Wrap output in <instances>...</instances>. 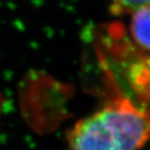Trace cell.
Listing matches in <instances>:
<instances>
[{"instance_id": "6da1fadb", "label": "cell", "mask_w": 150, "mask_h": 150, "mask_svg": "<svg viewBox=\"0 0 150 150\" xmlns=\"http://www.w3.org/2000/svg\"><path fill=\"white\" fill-rule=\"evenodd\" d=\"M150 139V110L118 99L76 123L71 150H140Z\"/></svg>"}, {"instance_id": "7a4b0ae2", "label": "cell", "mask_w": 150, "mask_h": 150, "mask_svg": "<svg viewBox=\"0 0 150 150\" xmlns=\"http://www.w3.org/2000/svg\"><path fill=\"white\" fill-rule=\"evenodd\" d=\"M131 33L142 48L150 50V4L134 12L131 20Z\"/></svg>"}, {"instance_id": "3957f363", "label": "cell", "mask_w": 150, "mask_h": 150, "mask_svg": "<svg viewBox=\"0 0 150 150\" xmlns=\"http://www.w3.org/2000/svg\"><path fill=\"white\" fill-rule=\"evenodd\" d=\"M116 13H134L138 8L150 4V0H110Z\"/></svg>"}, {"instance_id": "277c9868", "label": "cell", "mask_w": 150, "mask_h": 150, "mask_svg": "<svg viewBox=\"0 0 150 150\" xmlns=\"http://www.w3.org/2000/svg\"><path fill=\"white\" fill-rule=\"evenodd\" d=\"M1 102H2V100H1V96H0V108H1Z\"/></svg>"}]
</instances>
